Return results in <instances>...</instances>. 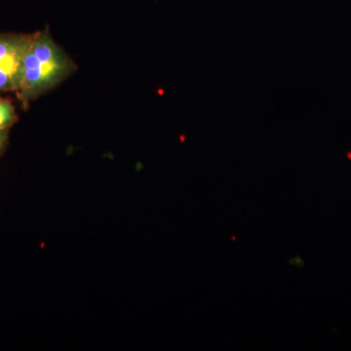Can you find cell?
<instances>
[{
  "label": "cell",
  "instance_id": "obj_4",
  "mask_svg": "<svg viewBox=\"0 0 351 351\" xmlns=\"http://www.w3.org/2000/svg\"><path fill=\"white\" fill-rule=\"evenodd\" d=\"M8 140V130H0V154L5 149Z\"/></svg>",
  "mask_w": 351,
  "mask_h": 351
},
{
  "label": "cell",
  "instance_id": "obj_2",
  "mask_svg": "<svg viewBox=\"0 0 351 351\" xmlns=\"http://www.w3.org/2000/svg\"><path fill=\"white\" fill-rule=\"evenodd\" d=\"M34 34H0V90L20 89L27 51Z\"/></svg>",
  "mask_w": 351,
  "mask_h": 351
},
{
  "label": "cell",
  "instance_id": "obj_3",
  "mask_svg": "<svg viewBox=\"0 0 351 351\" xmlns=\"http://www.w3.org/2000/svg\"><path fill=\"white\" fill-rule=\"evenodd\" d=\"M18 117L15 108L10 101L0 100V130H8L17 122Z\"/></svg>",
  "mask_w": 351,
  "mask_h": 351
},
{
  "label": "cell",
  "instance_id": "obj_1",
  "mask_svg": "<svg viewBox=\"0 0 351 351\" xmlns=\"http://www.w3.org/2000/svg\"><path fill=\"white\" fill-rule=\"evenodd\" d=\"M75 69V63L53 40L49 32H36L25 56L18 97L27 105L57 86Z\"/></svg>",
  "mask_w": 351,
  "mask_h": 351
},
{
  "label": "cell",
  "instance_id": "obj_5",
  "mask_svg": "<svg viewBox=\"0 0 351 351\" xmlns=\"http://www.w3.org/2000/svg\"><path fill=\"white\" fill-rule=\"evenodd\" d=\"M0 100H1V98H0Z\"/></svg>",
  "mask_w": 351,
  "mask_h": 351
}]
</instances>
